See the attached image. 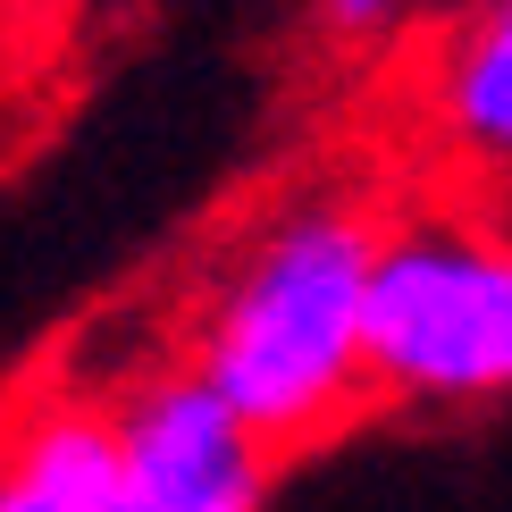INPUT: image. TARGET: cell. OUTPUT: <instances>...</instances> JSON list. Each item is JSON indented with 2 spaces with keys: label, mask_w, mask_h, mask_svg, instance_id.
<instances>
[{
  "label": "cell",
  "mask_w": 512,
  "mask_h": 512,
  "mask_svg": "<svg viewBox=\"0 0 512 512\" xmlns=\"http://www.w3.org/2000/svg\"><path fill=\"white\" fill-rule=\"evenodd\" d=\"M387 227L353 202L269 219L185 336V361L269 445H303L370 395V261Z\"/></svg>",
  "instance_id": "obj_1"
},
{
  "label": "cell",
  "mask_w": 512,
  "mask_h": 512,
  "mask_svg": "<svg viewBox=\"0 0 512 512\" xmlns=\"http://www.w3.org/2000/svg\"><path fill=\"white\" fill-rule=\"evenodd\" d=\"M370 387L395 403L512 395V236L462 219H420L378 236Z\"/></svg>",
  "instance_id": "obj_2"
},
{
  "label": "cell",
  "mask_w": 512,
  "mask_h": 512,
  "mask_svg": "<svg viewBox=\"0 0 512 512\" xmlns=\"http://www.w3.org/2000/svg\"><path fill=\"white\" fill-rule=\"evenodd\" d=\"M395 9H403V0H319V17H328L336 34H378Z\"/></svg>",
  "instance_id": "obj_6"
},
{
  "label": "cell",
  "mask_w": 512,
  "mask_h": 512,
  "mask_svg": "<svg viewBox=\"0 0 512 512\" xmlns=\"http://www.w3.org/2000/svg\"><path fill=\"white\" fill-rule=\"evenodd\" d=\"M437 126L479 168H512V0H479L437 59Z\"/></svg>",
  "instance_id": "obj_5"
},
{
  "label": "cell",
  "mask_w": 512,
  "mask_h": 512,
  "mask_svg": "<svg viewBox=\"0 0 512 512\" xmlns=\"http://www.w3.org/2000/svg\"><path fill=\"white\" fill-rule=\"evenodd\" d=\"M126 512H261L277 445L227 403L194 361L143 370L110 403Z\"/></svg>",
  "instance_id": "obj_3"
},
{
  "label": "cell",
  "mask_w": 512,
  "mask_h": 512,
  "mask_svg": "<svg viewBox=\"0 0 512 512\" xmlns=\"http://www.w3.org/2000/svg\"><path fill=\"white\" fill-rule=\"evenodd\" d=\"M0 512H126L110 403H34L0 437Z\"/></svg>",
  "instance_id": "obj_4"
}]
</instances>
